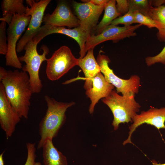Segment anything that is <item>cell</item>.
Here are the masks:
<instances>
[{
    "mask_svg": "<svg viewBox=\"0 0 165 165\" xmlns=\"http://www.w3.org/2000/svg\"><path fill=\"white\" fill-rule=\"evenodd\" d=\"M23 0H3L1 3L2 17L1 21L10 24L13 16L15 14H25L27 10Z\"/></svg>",
    "mask_w": 165,
    "mask_h": 165,
    "instance_id": "ac0fdd59",
    "label": "cell"
},
{
    "mask_svg": "<svg viewBox=\"0 0 165 165\" xmlns=\"http://www.w3.org/2000/svg\"><path fill=\"white\" fill-rule=\"evenodd\" d=\"M0 81L8 100L20 117L27 119L33 94L28 73L18 69L7 70L0 67Z\"/></svg>",
    "mask_w": 165,
    "mask_h": 165,
    "instance_id": "6da1fadb",
    "label": "cell"
},
{
    "mask_svg": "<svg viewBox=\"0 0 165 165\" xmlns=\"http://www.w3.org/2000/svg\"><path fill=\"white\" fill-rule=\"evenodd\" d=\"M134 13L136 23L144 25L149 28H156L158 31L160 30L161 27L160 24L150 17L138 12H135Z\"/></svg>",
    "mask_w": 165,
    "mask_h": 165,
    "instance_id": "7402d4cb",
    "label": "cell"
},
{
    "mask_svg": "<svg viewBox=\"0 0 165 165\" xmlns=\"http://www.w3.org/2000/svg\"><path fill=\"white\" fill-rule=\"evenodd\" d=\"M27 157L24 165H35L36 157V148L35 143L28 142L26 144Z\"/></svg>",
    "mask_w": 165,
    "mask_h": 165,
    "instance_id": "d4e9b609",
    "label": "cell"
},
{
    "mask_svg": "<svg viewBox=\"0 0 165 165\" xmlns=\"http://www.w3.org/2000/svg\"><path fill=\"white\" fill-rule=\"evenodd\" d=\"M101 101L111 110L113 116L112 123L114 130H117L121 123L133 122L141 106L135 100L132 92L122 96L113 90L107 97Z\"/></svg>",
    "mask_w": 165,
    "mask_h": 165,
    "instance_id": "3957f363",
    "label": "cell"
},
{
    "mask_svg": "<svg viewBox=\"0 0 165 165\" xmlns=\"http://www.w3.org/2000/svg\"><path fill=\"white\" fill-rule=\"evenodd\" d=\"M6 23L2 21L0 25V54L6 55L8 49L6 35Z\"/></svg>",
    "mask_w": 165,
    "mask_h": 165,
    "instance_id": "cb8c5ba5",
    "label": "cell"
},
{
    "mask_svg": "<svg viewBox=\"0 0 165 165\" xmlns=\"http://www.w3.org/2000/svg\"><path fill=\"white\" fill-rule=\"evenodd\" d=\"M152 165H165V163L163 164L158 163L156 161L153 160L152 161Z\"/></svg>",
    "mask_w": 165,
    "mask_h": 165,
    "instance_id": "4dcf8cb0",
    "label": "cell"
},
{
    "mask_svg": "<svg viewBox=\"0 0 165 165\" xmlns=\"http://www.w3.org/2000/svg\"><path fill=\"white\" fill-rule=\"evenodd\" d=\"M116 0H109L105 5L103 17L94 29L97 35L100 34L106 27L110 25L114 20L121 16L116 10Z\"/></svg>",
    "mask_w": 165,
    "mask_h": 165,
    "instance_id": "d6986e66",
    "label": "cell"
},
{
    "mask_svg": "<svg viewBox=\"0 0 165 165\" xmlns=\"http://www.w3.org/2000/svg\"><path fill=\"white\" fill-rule=\"evenodd\" d=\"M116 10L121 16L125 14L129 11L128 0H116Z\"/></svg>",
    "mask_w": 165,
    "mask_h": 165,
    "instance_id": "4316f807",
    "label": "cell"
},
{
    "mask_svg": "<svg viewBox=\"0 0 165 165\" xmlns=\"http://www.w3.org/2000/svg\"><path fill=\"white\" fill-rule=\"evenodd\" d=\"M42 22L44 24L56 27L75 28L80 26L79 19L72 13L68 4L63 1L57 4L52 14L48 13L44 16Z\"/></svg>",
    "mask_w": 165,
    "mask_h": 165,
    "instance_id": "5bb4252c",
    "label": "cell"
},
{
    "mask_svg": "<svg viewBox=\"0 0 165 165\" xmlns=\"http://www.w3.org/2000/svg\"><path fill=\"white\" fill-rule=\"evenodd\" d=\"M50 0H41L36 2L34 0H26L27 4L26 14L31 16L28 27L23 35L19 41L16 45V51L21 52L27 43L32 40L41 27L44 13Z\"/></svg>",
    "mask_w": 165,
    "mask_h": 165,
    "instance_id": "ba28073f",
    "label": "cell"
},
{
    "mask_svg": "<svg viewBox=\"0 0 165 165\" xmlns=\"http://www.w3.org/2000/svg\"><path fill=\"white\" fill-rule=\"evenodd\" d=\"M150 2L152 6L157 7L164 5L165 4V0H150Z\"/></svg>",
    "mask_w": 165,
    "mask_h": 165,
    "instance_id": "83f0119b",
    "label": "cell"
},
{
    "mask_svg": "<svg viewBox=\"0 0 165 165\" xmlns=\"http://www.w3.org/2000/svg\"><path fill=\"white\" fill-rule=\"evenodd\" d=\"M82 1L84 3L74 2L73 8L79 20L80 26L91 33L97 25L99 17L105 5L96 6L88 0Z\"/></svg>",
    "mask_w": 165,
    "mask_h": 165,
    "instance_id": "8fae6325",
    "label": "cell"
},
{
    "mask_svg": "<svg viewBox=\"0 0 165 165\" xmlns=\"http://www.w3.org/2000/svg\"><path fill=\"white\" fill-rule=\"evenodd\" d=\"M109 0H88L93 4L98 6H105Z\"/></svg>",
    "mask_w": 165,
    "mask_h": 165,
    "instance_id": "f1b7e54d",
    "label": "cell"
},
{
    "mask_svg": "<svg viewBox=\"0 0 165 165\" xmlns=\"http://www.w3.org/2000/svg\"><path fill=\"white\" fill-rule=\"evenodd\" d=\"M35 165H42L41 163L39 162H36Z\"/></svg>",
    "mask_w": 165,
    "mask_h": 165,
    "instance_id": "1f68e13d",
    "label": "cell"
},
{
    "mask_svg": "<svg viewBox=\"0 0 165 165\" xmlns=\"http://www.w3.org/2000/svg\"><path fill=\"white\" fill-rule=\"evenodd\" d=\"M21 118L8 100L0 82V125L7 138L12 136Z\"/></svg>",
    "mask_w": 165,
    "mask_h": 165,
    "instance_id": "4fadbf2b",
    "label": "cell"
},
{
    "mask_svg": "<svg viewBox=\"0 0 165 165\" xmlns=\"http://www.w3.org/2000/svg\"><path fill=\"white\" fill-rule=\"evenodd\" d=\"M141 25L138 24L121 27L110 24L100 34L96 35L91 34L88 36L85 45V52L94 49L98 44L107 41L112 40L116 43L126 38L135 36L137 34L135 31Z\"/></svg>",
    "mask_w": 165,
    "mask_h": 165,
    "instance_id": "9c48e42d",
    "label": "cell"
},
{
    "mask_svg": "<svg viewBox=\"0 0 165 165\" xmlns=\"http://www.w3.org/2000/svg\"><path fill=\"white\" fill-rule=\"evenodd\" d=\"M129 10L137 12L147 16L149 7L152 6L150 0H128Z\"/></svg>",
    "mask_w": 165,
    "mask_h": 165,
    "instance_id": "44dd1931",
    "label": "cell"
},
{
    "mask_svg": "<svg viewBox=\"0 0 165 165\" xmlns=\"http://www.w3.org/2000/svg\"><path fill=\"white\" fill-rule=\"evenodd\" d=\"M93 86L86 90V94L91 103L89 111L90 114L94 112L96 105L101 99L108 96L114 88V86L108 82L101 72L98 73L92 79Z\"/></svg>",
    "mask_w": 165,
    "mask_h": 165,
    "instance_id": "9a60e30c",
    "label": "cell"
},
{
    "mask_svg": "<svg viewBox=\"0 0 165 165\" xmlns=\"http://www.w3.org/2000/svg\"><path fill=\"white\" fill-rule=\"evenodd\" d=\"M4 151L0 155V165H4V161L3 159V155Z\"/></svg>",
    "mask_w": 165,
    "mask_h": 165,
    "instance_id": "f546056e",
    "label": "cell"
},
{
    "mask_svg": "<svg viewBox=\"0 0 165 165\" xmlns=\"http://www.w3.org/2000/svg\"><path fill=\"white\" fill-rule=\"evenodd\" d=\"M37 44L32 39L29 41L24 47V54L18 57L20 62L25 63L22 67V70L28 73L33 94L40 93L42 89L43 85L39 76V70L42 63L46 61V56L49 52L48 47L43 45L41 47L43 51L42 53L39 54L37 50Z\"/></svg>",
    "mask_w": 165,
    "mask_h": 165,
    "instance_id": "277c9868",
    "label": "cell"
},
{
    "mask_svg": "<svg viewBox=\"0 0 165 165\" xmlns=\"http://www.w3.org/2000/svg\"><path fill=\"white\" fill-rule=\"evenodd\" d=\"M165 107L160 108H152L148 110L143 111L139 114H137L134 117L132 124L129 127V131L128 138L123 144H133L131 141L133 133L136 128L144 123L155 127L159 130L165 129Z\"/></svg>",
    "mask_w": 165,
    "mask_h": 165,
    "instance_id": "7c38bea8",
    "label": "cell"
},
{
    "mask_svg": "<svg viewBox=\"0 0 165 165\" xmlns=\"http://www.w3.org/2000/svg\"><path fill=\"white\" fill-rule=\"evenodd\" d=\"M54 33L64 34L75 40L79 46V58H82L86 55L85 44L88 37L91 33L80 26L73 29H69L64 27H56L44 24L41 26L32 40L35 43L38 44L45 37Z\"/></svg>",
    "mask_w": 165,
    "mask_h": 165,
    "instance_id": "30bf717a",
    "label": "cell"
},
{
    "mask_svg": "<svg viewBox=\"0 0 165 165\" xmlns=\"http://www.w3.org/2000/svg\"><path fill=\"white\" fill-rule=\"evenodd\" d=\"M96 60L100 66L101 72L106 81L116 87L117 93H121L122 95H124L130 92L135 94L138 92L140 78L138 76L133 75L127 79L118 77L109 66L110 59L107 56L101 54L100 52Z\"/></svg>",
    "mask_w": 165,
    "mask_h": 165,
    "instance_id": "52a82bcc",
    "label": "cell"
},
{
    "mask_svg": "<svg viewBox=\"0 0 165 165\" xmlns=\"http://www.w3.org/2000/svg\"><path fill=\"white\" fill-rule=\"evenodd\" d=\"M147 16L150 17L160 24L161 28L158 31L157 36L160 41L165 42V6L157 7L151 6Z\"/></svg>",
    "mask_w": 165,
    "mask_h": 165,
    "instance_id": "ffe728a7",
    "label": "cell"
},
{
    "mask_svg": "<svg viewBox=\"0 0 165 165\" xmlns=\"http://www.w3.org/2000/svg\"><path fill=\"white\" fill-rule=\"evenodd\" d=\"M47 108L43 117L39 124L40 139L37 148H42L48 139L56 137L59 130L65 123V112L69 108L74 105V102H59L47 95L44 96Z\"/></svg>",
    "mask_w": 165,
    "mask_h": 165,
    "instance_id": "7a4b0ae2",
    "label": "cell"
},
{
    "mask_svg": "<svg viewBox=\"0 0 165 165\" xmlns=\"http://www.w3.org/2000/svg\"><path fill=\"white\" fill-rule=\"evenodd\" d=\"M145 61L147 65L148 66L157 63L165 65V46L159 53L154 56L146 57Z\"/></svg>",
    "mask_w": 165,
    "mask_h": 165,
    "instance_id": "484cf974",
    "label": "cell"
},
{
    "mask_svg": "<svg viewBox=\"0 0 165 165\" xmlns=\"http://www.w3.org/2000/svg\"><path fill=\"white\" fill-rule=\"evenodd\" d=\"M46 61V75L52 81L58 80L78 64V59L75 57L70 49L66 46L56 50Z\"/></svg>",
    "mask_w": 165,
    "mask_h": 165,
    "instance_id": "8992f818",
    "label": "cell"
},
{
    "mask_svg": "<svg viewBox=\"0 0 165 165\" xmlns=\"http://www.w3.org/2000/svg\"><path fill=\"white\" fill-rule=\"evenodd\" d=\"M93 50H89L83 58H78V65L81 68L85 76L84 87L86 90L92 87V79L101 72L100 66L94 56Z\"/></svg>",
    "mask_w": 165,
    "mask_h": 165,
    "instance_id": "2e32d148",
    "label": "cell"
},
{
    "mask_svg": "<svg viewBox=\"0 0 165 165\" xmlns=\"http://www.w3.org/2000/svg\"><path fill=\"white\" fill-rule=\"evenodd\" d=\"M31 16L26 14H14L7 30L8 49L6 55V66L20 69L22 64L17 56L16 44L26 28L28 25Z\"/></svg>",
    "mask_w": 165,
    "mask_h": 165,
    "instance_id": "5b68a950",
    "label": "cell"
},
{
    "mask_svg": "<svg viewBox=\"0 0 165 165\" xmlns=\"http://www.w3.org/2000/svg\"><path fill=\"white\" fill-rule=\"evenodd\" d=\"M134 23H136L134 12L129 10L127 13L114 20L111 24L117 26L119 24H123L125 26H127L131 25Z\"/></svg>",
    "mask_w": 165,
    "mask_h": 165,
    "instance_id": "603a6c76",
    "label": "cell"
},
{
    "mask_svg": "<svg viewBox=\"0 0 165 165\" xmlns=\"http://www.w3.org/2000/svg\"><path fill=\"white\" fill-rule=\"evenodd\" d=\"M44 165H67L66 156L54 146L53 139H48L42 147Z\"/></svg>",
    "mask_w": 165,
    "mask_h": 165,
    "instance_id": "e0dca14e",
    "label": "cell"
}]
</instances>
